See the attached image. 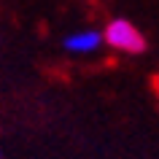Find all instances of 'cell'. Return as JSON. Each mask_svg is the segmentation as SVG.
Returning a JSON list of instances; mask_svg holds the SVG:
<instances>
[{
	"label": "cell",
	"mask_w": 159,
	"mask_h": 159,
	"mask_svg": "<svg viewBox=\"0 0 159 159\" xmlns=\"http://www.w3.org/2000/svg\"><path fill=\"white\" fill-rule=\"evenodd\" d=\"M102 38L111 49L124 51V54H140L146 49V38L135 25H129L127 19H113L108 22V27L102 30Z\"/></svg>",
	"instance_id": "cell-1"
},
{
	"label": "cell",
	"mask_w": 159,
	"mask_h": 159,
	"mask_svg": "<svg viewBox=\"0 0 159 159\" xmlns=\"http://www.w3.org/2000/svg\"><path fill=\"white\" fill-rule=\"evenodd\" d=\"M100 43H105L102 33H97V30H78V33L67 35L62 41V46L67 51H73V54H92V51L100 49Z\"/></svg>",
	"instance_id": "cell-2"
}]
</instances>
